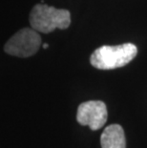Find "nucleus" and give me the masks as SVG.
<instances>
[{"label":"nucleus","instance_id":"nucleus-1","mask_svg":"<svg viewBox=\"0 0 147 148\" xmlns=\"http://www.w3.org/2000/svg\"><path fill=\"white\" fill-rule=\"evenodd\" d=\"M137 47L132 43L117 46H102L96 49L90 58L94 67L99 70H112L125 66L136 58Z\"/></svg>","mask_w":147,"mask_h":148},{"label":"nucleus","instance_id":"nucleus-5","mask_svg":"<svg viewBox=\"0 0 147 148\" xmlns=\"http://www.w3.org/2000/svg\"><path fill=\"white\" fill-rule=\"evenodd\" d=\"M101 148H126V140L123 128L120 124H111L102 132Z\"/></svg>","mask_w":147,"mask_h":148},{"label":"nucleus","instance_id":"nucleus-6","mask_svg":"<svg viewBox=\"0 0 147 148\" xmlns=\"http://www.w3.org/2000/svg\"><path fill=\"white\" fill-rule=\"evenodd\" d=\"M43 48L44 49H47V48H49V44H47V43H45V44H43Z\"/></svg>","mask_w":147,"mask_h":148},{"label":"nucleus","instance_id":"nucleus-4","mask_svg":"<svg viewBox=\"0 0 147 148\" xmlns=\"http://www.w3.org/2000/svg\"><path fill=\"white\" fill-rule=\"evenodd\" d=\"M107 107L101 100H89L79 106L77 121L83 126H89L91 130L101 129L107 121Z\"/></svg>","mask_w":147,"mask_h":148},{"label":"nucleus","instance_id":"nucleus-2","mask_svg":"<svg viewBox=\"0 0 147 148\" xmlns=\"http://www.w3.org/2000/svg\"><path fill=\"white\" fill-rule=\"evenodd\" d=\"M31 26L36 32L49 34L55 29H67L71 24L70 12L46 4H37L30 14Z\"/></svg>","mask_w":147,"mask_h":148},{"label":"nucleus","instance_id":"nucleus-3","mask_svg":"<svg viewBox=\"0 0 147 148\" xmlns=\"http://www.w3.org/2000/svg\"><path fill=\"white\" fill-rule=\"evenodd\" d=\"M41 37L33 28H24L12 36L5 44V52L18 58H29L39 50Z\"/></svg>","mask_w":147,"mask_h":148}]
</instances>
